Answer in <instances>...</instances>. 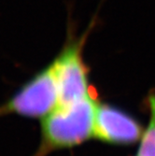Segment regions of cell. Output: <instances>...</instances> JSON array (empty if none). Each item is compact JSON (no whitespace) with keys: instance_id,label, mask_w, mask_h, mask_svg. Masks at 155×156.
<instances>
[{"instance_id":"cell-1","label":"cell","mask_w":155,"mask_h":156,"mask_svg":"<svg viewBox=\"0 0 155 156\" xmlns=\"http://www.w3.org/2000/svg\"><path fill=\"white\" fill-rule=\"evenodd\" d=\"M97 105L89 94L75 103L57 107L42 119L40 146L34 156L71 148L93 136Z\"/></svg>"},{"instance_id":"cell-2","label":"cell","mask_w":155,"mask_h":156,"mask_svg":"<svg viewBox=\"0 0 155 156\" xmlns=\"http://www.w3.org/2000/svg\"><path fill=\"white\" fill-rule=\"evenodd\" d=\"M58 86L52 62L0 105V118L15 115L44 119L58 106Z\"/></svg>"},{"instance_id":"cell-3","label":"cell","mask_w":155,"mask_h":156,"mask_svg":"<svg viewBox=\"0 0 155 156\" xmlns=\"http://www.w3.org/2000/svg\"><path fill=\"white\" fill-rule=\"evenodd\" d=\"M92 25L80 37L69 30L66 43L53 61L58 86L57 107L67 106L85 98L89 94L88 67L83 59V48Z\"/></svg>"},{"instance_id":"cell-4","label":"cell","mask_w":155,"mask_h":156,"mask_svg":"<svg viewBox=\"0 0 155 156\" xmlns=\"http://www.w3.org/2000/svg\"><path fill=\"white\" fill-rule=\"evenodd\" d=\"M142 135L140 124L127 113L107 104L97 105L93 136L111 144H134Z\"/></svg>"},{"instance_id":"cell-5","label":"cell","mask_w":155,"mask_h":156,"mask_svg":"<svg viewBox=\"0 0 155 156\" xmlns=\"http://www.w3.org/2000/svg\"><path fill=\"white\" fill-rule=\"evenodd\" d=\"M148 106L150 118L145 133L143 134L137 156H155V93L148 97Z\"/></svg>"}]
</instances>
